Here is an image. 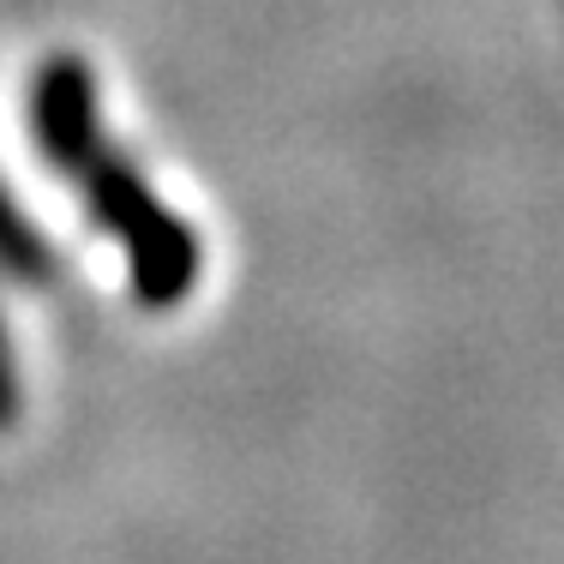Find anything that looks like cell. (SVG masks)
<instances>
[{"mask_svg": "<svg viewBox=\"0 0 564 564\" xmlns=\"http://www.w3.org/2000/svg\"><path fill=\"white\" fill-rule=\"evenodd\" d=\"M0 264H7V271H19L24 282L43 276V247L31 240V228H24V217L7 205V198H0Z\"/></svg>", "mask_w": 564, "mask_h": 564, "instance_id": "2", "label": "cell"}, {"mask_svg": "<svg viewBox=\"0 0 564 564\" xmlns=\"http://www.w3.org/2000/svg\"><path fill=\"white\" fill-rule=\"evenodd\" d=\"M36 132L43 151L85 181V198L102 210V223L120 235L132 259V289L144 306H174L198 282V240L144 193V181L120 156L102 151L97 109H90V78L78 61H55L36 78Z\"/></svg>", "mask_w": 564, "mask_h": 564, "instance_id": "1", "label": "cell"}, {"mask_svg": "<svg viewBox=\"0 0 564 564\" xmlns=\"http://www.w3.org/2000/svg\"><path fill=\"white\" fill-rule=\"evenodd\" d=\"M19 421V360H12L7 325H0V433Z\"/></svg>", "mask_w": 564, "mask_h": 564, "instance_id": "3", "label": "cell"}]
</instances>
